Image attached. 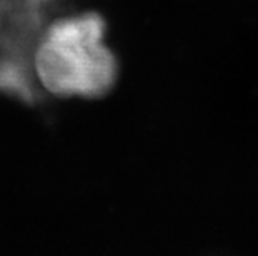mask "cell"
I'll list each match as a JSON object with an SVG mask.
<instances>
[{
	"mask_svg": "<svg viewBox=\"0 0 258 256\" xmlns=\"http://www.w3.org/2000/svg\"><path fill=\"white\" fill-rule=\"evenodd\" d=\"M107 24L97 12L53 19L34 55V72L43 94L58 99H100L118 77V62L105 43Z\"/></svg>",
	"mask_w": 258,
	"mask_h": 256,
	"instance_id": "obj_1",
	"label": "cell"
},
{
	"mask_svg": "<svg viewBox=\"0 0 258 256\" xmlns=\"http://www.w3.org/2000/svg\"><path fill=\"white\" fill-rule=\"evenodd\" d=\"M63 0H0V95L37 105L34 55L40 37Z\"/></svg>",
	"mask_w": 258,
	"mask_h": 256,
	"instance_id": "obj_2",
	"label": "cell"
}]
</instances>
